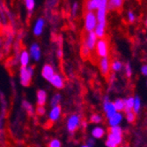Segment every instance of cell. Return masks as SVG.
<instances>
[{
    "label": "cell",
    "mask_w": 147,
    "mask_h": 147,
    "mask_svg": "<svg viewBox=\"0 0 147 147\" xmlns=\"http://www.w3.org/2000/svg\"><path fill=\"white\" fill-rule=\"evenodd\" d=\"M122 139H123L122 129L118 126L111 127L109 129L108 140L106 142V145L108 147H118V145L122 143Z\"/></svg>",
    "instance_id": "6da1fadb"
},
{
    "label": "cell",
    "mask_w": 147,
    "mask_h": 147,
    "mask_svg": "<svg viewBox=\"0 0 147 147\" xmlns=\"http://www.w3.org/2000/svg\"><path fill=\"white\" fill-rule=\"evenodd\" d=\"M34 75L33 66H28L26 68H20V84L23 86H29L32 81V77Z\"/></svg>",
    "instance_id": "7a4b0ae2"
},
{
    "label": "cell",
    "mask_w": 147,
    "mask_h": 147,
    "mask_svg": "<svg viewBox=\"0 0 147 147\" xmlns=\"http://www.w3.org/2000/svg\"><path fill=\"white\" fill-rule=\"evenodd\" d=\"M97 26V17L93 11H86L85 14V29L90 33L94 31Z\"/></svg>",
    "instance_id": "3957f363"
},
{
    "label": "cell",
    "mask_w": 147,
    "mask_h": 147,
    "mask_svg": "<svg viewBox=\"0 0 147 147\" xmlns=\"http://www.w3.org/2000/svg\"><path fill=\"white\" fill-rule=\"evenodd\" d=\"M96 53L97 55L100 57H107L109 54V44L108 41H106V39H100L99 42H97L96 46Z\"/></svg>",
    "instance_id": "277c9868"
},
{
    "label": "cell",
    "mask_w": 147,
    "mask_h": 147,
    "mask_svg": "<svg viewBox=\"0 0 147 147\" xmlns=\"http://www.w3.org/2000/svg\"><path fill=\"white\" fill-rule=\"evenodd\" d=\"M79 122L80 119L79 116L77 115H72L69 117L68 121H67V129L68 131L71 133H73L77 130V129L79 126Z\"/></svg>",
    "instance_id": "5b68a950"
},
{
    "label": "cell",
    "mask_w": 147,
    "mask_h": 147,
    "mask_svg": "<svg viewBox=\"0 0 147 147\" xmlns=\"http://www.w3.org/2000/svg\"><path fill=\"white\" fill-rule=\"evenodd\" d=\"M84 42L86 44V46L88 47V49L90 50H93L95 49L96 43H97V35L94 33V31L88 33V34L86 35Z\"/></svg>",
    "instance_id": "8992f818"
},
{
    "label": "cell",
    "mask_w": 147,
    "mask_h": 147,
    "mask_svg": "<svg viewBox=\"0 0 147 147\" xmlns=\"http://www.w3.org/2000/svg\"><path fill=\"white\" fill-rule=\"evenodd\" d=\"M106 6H107V0H100L98 11H97V20L99 23L106 22Z\"/></svg>",
    "instance_id": "52a82bcc"
},
{
    "label": "cell",
    "mask_w": 147,
    "mask_h": 147,
    "mask_svg": "<svg viewBox=\"0 0 147 147\" xmlns=\"http://www.w3.org/2000/svg\"><path fill=\"white\" fill-rule=\"evenodd\" d=\"M44 26H45V20H44V19L39 18L35 21V23L34 25V28H33L34 34L36 35V36L41 35L42 34L43 30H44Z\"/></svg>",
    "instance_id": "ba28073f"
},
{
    "label": "cell",
    "mask_w": 147,
    "mask_h": 147,
    "mask_svg": "<svg viewBox=\"0 0 147 147\" xmlns=\"http://www.w3.org/2000/svg\"><path fill=\"white\" fill-rule=\"evenodd\" d=\"M56 73H55L54 68H53L50 64H44L43 65V67L42 69V76L43 77L44 79L47 80V81L49 82V80L52 78V77Z\"/></svg>",
    "instance_id": "9c48e42d"
},
{
    "label": "cell",
    "mask_w": 147,
    "mask_h": 147,
    "mask_svg": "<svg viewBox=\"0 0 147 147\" xmlns=\"http://www.w3.org/2000/svg\"><path fill=\"white\" fill-rule=\"evenodd\" d=\"M29 52H30V57L34 60V61H39L40 58H41L42 56V51H41V48H40L38 43H33L30 46L29 49Z\"/></svg>",
    "instance_id": "30bf717a"
},
{
    "label": "cell",
    "mask_w": 147,
    "mask_h": 147,
    "mask_svg": "<svg viewBox=\"0 0 147 147\" xmlns=\"http://www.w3.org/2000/svg\"><path fill=\"white\" fill-rule=\"evenodd\" d=\"M61 111H62L61 106L58 105L56 107H53L50 110V112H49V121L50 122H57L61 115Z\"/></svg>",
    "instance_id": "8fae6325"
},
{
    "label": "cell",
    "mask_w": 147,
    "mask_h": 147,
    "mask_svg": "<svg viewBox=\"0 0 147 147\" xmlns=\"http://www.w3.org/2000/svg\"><path fill=\"white\" fill-rule=\"evenodd\" d=\"M49 83L57 89H63L64 86L63 79L59 74H55L52 77V78L49 80Z\"/></svg>",
    "instance_id": "7c38bea8"
},
{
    "label": "cell",
    "mask_w": 147,
    "mask_h": 147,
    "mask_svg": "<svg viewBox=\"0 0 147 147\" xmlns=\"http://www.w3.org/2000/svg\"><path fill=\"white\" fill-rule=\"evenodd\" d=\"M104 111L106 113V115L109 119L111 118L115 113H116V109L114 106V103L112 102H109V100L105 101L104 103Z\"/></svg>",
    "instance_id": "4fadbf2b"
},
{
    "label": "cell",
    "mask_w": 147,
    "mask_h": 147,
    "mask_svg": "<svg viewBox=\"0 0 147 147\" xmlns=\"http://www.w3.org/2000/svg\"><path fill=\"white\" fill-rule=\"evenodd\" d=\"M36 97H37V105L44 107L48 99L47 92L44 90H38L36 93Z\"/></svg>",
    "instance_id": "5bb4252c"
},
{
    "label": "cell",
    "mask_w": 147,
    "mask_h": 147,
    "mask_svg": "<svg viewBox=\"0 0 147 147\" xmlns=\"http://www.w3.org/2000/svg\"><path fill=\"white\" fill-rule=\"evenodd\" d=\"M100 71L103 76H108L109 73V61L108 57H104L100 60Z\"/></svg>",
    "instance_id": "9a60e30c"
},
{
    "label": "cell",
    "mask_w": 147,
    "mask_h": 147,
    "mask_svg": "<svg viewBox=\"0 0 147 147\" xmlns=\"http://www.w3.org/2000/svg\"><path fill=\"white\" fill-rule=\"evenodd\" d=\"M29 60H30V55L28 54V51L23 50L20 53V63L22 68H26L28 66L29 63Z\"/></svg>",
    "instance_id": "2e32d148"
},
{
    "label": "cell",
    "mask_w": 147,
    "mask_h": 147,
    "mask_svg": "<svg viewBox=\"0 0 147 147\" xmlns=\"http://www.w3.org/2000/svg\"><path fill=\"white\" fill-rule=\"evenodd\" d=\"M100 2V0H87L85 5L86 11H92L93 10L98 9Z\"/></svg>",
    "instance_id": "e0dca14e"
},
{
    "label": "cell",
    "mask_w": 147,
    "mask_h": 147,
    "mask_svg": "<svg viewBox=\"0 0 147 147\" xmlns=\"http://www.w3.org/2000/svg\"><path fill=\"white\" fill-rule=\"evenodd\" d=\"M121 121H122V115L119 113H115L111 118H109V125L111 127L117 126Z\"/></svg>",
    "instance_id": "ac0fdd59"
},
{
    "label": "cell",
    "mask_w": 147,
    "mask_h": 147,
    "mask_svg": "<svg viewBox=\"0 0 147 147\" xmlns=\"http://www.w3.org/2000/svg\"><path fill=\"white\" fill-rule=\"evenodd\" d=\"M92 135L93 138H102L103 136L105 135V130L100 128V127H96L92 129Z\"/></svg>",
    "instance_id": "d6986e66"
},
{
    "label": "cell",
    "mask_w": 147,
    "mask_h": 147,
    "mask_svg": "<svg viewBox=\"0 0 147 147\" xmlns=\"http://www.w3.org/2000/svg\"><path fill=\"white\" fill-rule=\"evenodd\" d=\"M105 25H106V22H103V23H99L96 26L94 33L96 34L97 37H100V38L103 37L104 33H105Z\"/></svg>",
    "instance_id": "ffe728a7"
},
{
    "label": "cell",
    "mask_w": 147,
    "mask_h": 147,
    "mask_svg": "<svg viewBox=\"0 0 147 147\" xmlns=\"http://www.w3.org/2000/svg\"><path fill=\"white\" fill-rule=\"evenodd\" d=\"M133 106H134V99L133 98H129L128 100H124V111L126 113L132 111Z\"/></svg>",
    "instance_id": "44dd1931"
},
{
    "label": "cell",
    "mask_w": 147,
    "mask_h": 147,
    "mask_svg": "<svg viewBox=\"0 0 147 147\" xmlns=\"http://www.w3.org/2000/svg\"><path fill=\"white\" fill-rule=\"evenodd\" d=\"M90 52H91V50L88 49V47L86 46V44L83 42L82 46H81V56H82V57H83L85 60H86V59L89 57V56H90Z\"/></svg>",
    "instance_id": "7402d4cb"
},
{
    "label": "cell",
    "mask_w": 147,
    "mask_h": 147,
    "mask_svg": "<svg viewBox=\"0 0 147 147\" xmlns=\"http://www.w3.org/2000/svg\"><path fill=\"white\" fill-rule=\"evenodd\" d=\"M60 101H61V95L59 94V93H56V94L53 95V97L50 100V106L52 107V108L53 107L58 106Z\"/></svg>",
    "instance_id": "603a6c76"
},
{
    "label": "cell",
    "mask_w": 147,
    "mask_h": 147,
    "mask_svg": "<svg viewBox=\"0 0 147 147\" xmlns=\"http://www.w3.org/2000/svg\"><path fill=\"white\" fill-rule=\"evenodd\" d=\"M114 106L117 111H122L124 110V100L121 99H117L114 102Z\"/></svg>",
    "instance_id": "cb8c5ba5"
},
{
    "label": "cell",
    "mask_w": 147,
    "mask_h": 147,
    "mask_svg": "<svg viewBox=\"0 0 147 147\" xmlns=\"http://www.w3.org/2000/svg\"><path fill=\"white\" fill-rule=\"evenodd\" d=\"M25 5H26V10L32 12L35 6V1L34 0H25Z\"/></svg>",
    "instance_id": "d4e9b609"
},
{
    "label": "cell",
    "mask_w": 147,
    "mask_h": 147,
    "mask_svg": "<svg viewBox=\"0 0 147 147\" xmlns=\"http://www.w3.org/2000/svg\"><path fill=\"white\" fill-rule=\"evenodd\" d=\"M122 4H123V0H111L109 3V6L110 8L117 9L122 6Z\"/></svg>",
    "instance_id": "484cf974"
},
{
    "label": "cell",
    "mask_w": 147,
    "mask_h": 147,
    "mask_svg": "<svg viewBox=\"0 0 147 147\" xmlns=\"http://www.w3.org/2000/svg\"><path fill=\"white\" fill-rule=\"evenodd\" d=\"M22 105H23V108L26 110V112H28L29 114H33L34 113V108H33V106L29 102L24 100Z\"/></svg>",
    "instance_id": "4316f807"
},
{
    "label": "cell",
    "mask_w": 147,
    "mask_h": 147,
    "mask_svg": "<svg viewBox=\"0 0 147 147\" xmlns=\"http://www.w3.org/2000/svg\"><path fill=\"white\" fill-rule=\"evenodd\" d=\"M48 147H62V144L59 139L54 138L48 144Z\"/></svg>",
    "instance_id": "83f0119b"
},
{
    "label": "cell",
    "mask_w": 147,
    "mask_h": 147,
    "mask_svg": "<svg viewBox=\"0 0 147 147\" xmlns=\"http://www.w3.org/2000/svg\"><path fill=\"white\" fill-rule=\"evenodd\" d=\"M90 121L92 123H99L102 121V117L100 115H92Z\"/></svg>",
    "instance_id": "f1b7e54d"
},
{
    "label": "cell",
    "mask_w": 147,
    "mask_h": 147,
    "mask_svg": "<svg viewBox=\"0 0 147 147\" xmlns=\"http://www.w3.org/2000/svg\"><path fill=\"white\" fill-rule=\"evenodd\" d=\"M126 117L129 123H134L135 119H136V115L133 111H130L129 113H126Z\"/></svg>",
    "instance_id": "f546056e"
},
{
    "label": "cell",
    "mask_w": 147,
    "mask_h": 147,
    "mask_svg": "<svg viewBox=\"0 0 147 147\" xmlns=\"http://www.w3.org/2000/svg\"><path fill=\"white\" fill-rule=\"evenodd\" d=\"M133 109H134V111L133 112H135V113H138L140 109V100L138 97L134 99V106H133Z\"/></svg>",
    "instance_id": "4dcf8cb0"
},
{
    "label": "cell",
    "mask_w": 147,
    "mask_h": 147,
    "mask_svg": "<svg viewBox=\"0 0 147 147\" xmlns=\"http://www.w3.org/2000/svg\"><path fill=\"white\" fill-rule=\"evenodd\" d=\"M36 114L38 115H45V112H46V109L44 107L42 106H37V108H36V110H35Z\"/></svg>",
    "instance_id": "1f68e13d"
},
{
    "label": "cell",
    "mask_w": 147,
    "mask_h": 147,
    "mask_svg": "<svg viewBox=\"0 0 147 147\" xmlns=\"http://www.w3.org/2000/svg\"><path fill=\"white\" fill-rule=\"evenodd\" d=\"M121 68H122V63H120V62L115 61V62H114V63H112V69H113L114 71H119V70H121Z\"/></svg>",
    "instance_id": "d6a6232c"
},
{
    "label": "cell",
    "mask_w": 147,
    "mask_h": 147,
    "mask_svg": "<svg viewBox=\"0 0 147 147\" xmlns=\"http://www.w3.org/2000/svg\"><path fill=\"white\" fill-rule=\"evenodd\" d=\"M78 3H74L73 5H72V8H71V13H72V15H76V13L78 11Z\"/></svg>",
    "instance_id": "836d02e7"
},
{
    "label": "cell",
    "mask_w": 147,
    "mask_h": 147,
    "mask_svg": "<svg viewBox=\"0 0 147 147\" xmlns=\"http://www.w3.org/2000/svg\"><path fill=\"white\" fill-rule=\"evenodd\" d=\"M126 74H127L128 77L131 76V68H130V65L129 63L126 64Z\"/></svg>",
    "instance_id": "e575fe53"
},
{
    "label": "cell",
    "mask_w": 147,
    "mask_h": 147,
    "mask_svg": "<svg viewBox=\"0 0 147 147\" xmlns=\"http://www.w3.org/2000/svg\"><path fill=\"white\" fill-rule=\"evenodd\" d=\"M141 71L143 73V75L144 76H147V65H144L142 69H141Z\"/></svg>",
    "instance_id": "d590c367"
},
{
    "label": "cell",
    "mask_w": 147,
    "mask_h": 147,
    "mask_svg": "<svg viewBox=\"0 0 147 147\" xmlns=\"http://www.w3.org/2000/svg\"><path fill=\"white\" fill-rule=\"evenodd\" d=\"M57 56L59 57V58H61L62 57V56H63V50H62V49L60 48V49H58V50L57 51Z\"/></svg>",
    "instance_id": "8d00e7d4"
},
{
    "label": "cell",
    "mask_w": 147,
    "mask_h": 147,
    "mask_svg": "<svg viewBox=\"0 0 147 147\" xmlns=\"http://www.w3.org/2000/svg\"><path fill=\"white\" fill-rule=\"evenodd\" d=\"M129 20L132 22L133 20H134V16H133V14H132V12L131 11H129Z\"/></svg>",
    "instance_id": "74e56055"
},
{
    "label": "cell",
    "mask_w": 147,
    "mask_h": 147,
    "mask_svg": "<svg viewBox=\"0 0 147 147\" xmlns=\"http://www.w3.org/2000/svg\"><path fill=\"white\" fill-rule=\"evenodd\" d=\"M82 147H89L87 144H84V145H82Z\"/></svg>",
    "instance_id": "f35d334b"
},
{
    "label": "cell",
    "mask_w": 147,
    "mask_h": 147,
    "mask_svg": "<svg viewBox=\"0 0 147 147\" xmlns=\"http://www.w3.org/2000/svg\"><path fill=\"white\" fill-rule=\"evenodd\" d=\"M146 26H147V20H146Z\"/></svg>",
    "instance_id": "ab89813d"
}]
</instances>
